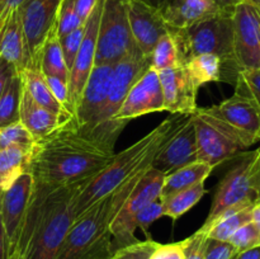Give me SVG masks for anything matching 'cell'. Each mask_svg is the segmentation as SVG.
<instances>
[{
	"mask_svg": "<svg viewBox=\"0 0 260 259\" xmlns=\"http://www.w3.org/2000/svg\"><path fill=\"white\" fill-rule=\"evenodd\" d=\"M116 140L70 118L36 140L29 173L36 183L51 188L94 177L111 163Z\"/></svg>",
	"mask_w": 260,
	"mask_h": 259,
	"instance_id": "1",
	"label": "cell"
},
{
	"mask_svg": "<svg viewBox=\"0 0 260 259\" xmlns=\"http://www.w3.org/2000/svg\"><path fill=\"white\" fill-rule=\"evenodd\" d=\"M91 179L93 177L56 188L35 182L13 253L17 259L56 258L76 220V198Z\"/></svg>",
	"mask_w": 260,
	"mask_h": 259,
	"instance_id": "2",
	"label": "cell"
},
{
	"mask_svg": "<svg viewBox=\"0 0 260 259\" xmlns=\"http://www.w3.org/2000/svg\"><path fill=\"white\" fill-rule=\"evenodd\" d=\"M190 114H174L165 118L159 126L137 140L113 159L103 170L94 175L89 184L81 190L75 202L76 217L85 212L96 201L123 184L136 173L151 167L155 155L184 124Z\"/></svg>",
	"mask_w": 260,
	"mask_h": 259,
	"instance_id": "3",
	"label": "cell"
},
{
	"mask_svg": "<svg viewBox=\"0 0 260 259\" xmlns=\"http://www.w3.org/2000/svg\"><path fill=\"white\" fill-rule=\"evenodd\" d=\"M151 168V167H150ZM141 170L76 217L55 259H109L111 225L142 175Z\"/></svg>",
	"mask_w": 260,
	"mask_h": 259,
	"instance_id": "4",
	"label": "cell"
},
{
	"mask_svg": "<svg viewBox=\"0 0 260 259\" xmlns=\"http://www.w3.org/2000/svg\"><path fill=\"white\" fill-rule=\"evenodd\" d=\"M233 12L234 9L223 10L184 29L170 30L174 35L182 63L198 55H216L222 61L223 74L229 68V74L235 83L238 70L234 63Z\"/></svg>",
	"mask_w": 260,
	"mask_h": 259,
	"instance_id": "5",
	"label": "cell"
},
{
	"mask_svg": "<svg viewBox=\"0 0 260 259\" xmlns=\"http://www.w3.org/2000/svg\"><path fill=\"white\" fill-rule=\"evenodd\" d=\"M260 185V146L244 152L216 188L206 222H212L222 211L245 202L256 203Z\"/></svg>",
	"mask_w": 260,
	"mask_h": 259,
	"instance_id": "6",
	"label": "cell"
},
{
	"mask_svg": "<svg viewBox=\"0 0 260 259\" xmlns=\"http://www.w3.org/2000/svg\"><path fill=\"white\" fill-rule=\"evenodd\" d=\"M137 52L140 50L132 37L126 0H103L96 38L95 65H114Z\"/></svg>",
	"mask_w": 260,
	"mask_h": 259,
	"instance_id": "7",
	"label": "cell"
},
{
	"mask_svg": "<svg viewBox=\"0 0 260 259\" xmlns=\"http://www.w3.org/2000/svg\"><path fill=\"white\" fill-rule=\"evenodd\" d=\"M151 66V58L146 57L141 52L128 56L114 65L113 79L108 96L104 102L103 107L99 111L90 126H84L88 128L95 130L99 134L107 137L117 140L124 126L113 122L114 116L121 109L127 94L131 90L134 84L142 76V74Z\"/></svg>",
	"mask_w": 260,
	"mask_h": 259,
	"instance_id": "8",
	"label": "cell"
},
{
	"mask_svg": "<svg viewBox=\"0 0 260 259\" xmlns=\"http://www.w3.org/2000/svg\"><path fill=\"white\" fill-rule=\"evenodd\" d=\"M164 177L162 173L150 168L139 180L111 225L112 254L118 249L140 241L135 235L137 229L135 225V217L149 203L160 198Z\"/></svg>",
	"mask_w": 260,
	"mask_h": 259,
	"instance_id": "9",
	"label": "cell"
},
{
	"mask_svg": "<svg viewBox=\"0 0 260 259\" xmlns=\"http://www.w3.org/2000/svg\"><path fill=\"white\" fill-rule=\"evenodd\" d=\"M192 119L197 139L198 161L206 163L215 169L225 160L238 155L240 150L248 149L235 132L205 113L202 108H197L192 114Z\"/></svg>",
	"mask_w": 260,
	"mask_h": 259,
	"instance_id": "10",
	"label": "cell"
},
{
	"mask_svg": "<svg viewBox=\"0 0 260 259\" xmlns=\"http://www.w3.org/2000/svg\"><path fill=\"white\" fill-rule=\"evenodd\" d=\"M234 63L238 70L260 69V12L245 2L233 12Z\"/></svg>",
	"mask_w": 260,
	"mask_h": 259,
	"instance_id": "11",
	"label": "cell"
},
{
	"mask_svg": "<svg viewBox=\"0 0 260 259\" xmlns=\"http://www.w3.org/2000/svg\"><path fill=\"white\" fill-rule=\"evenodd\" d=\"M202 111L235 132L248 147L260 142V111L246 96L234 93L230 98Z\"/></svg>",
	"mask_w": 260,
	"mask_h": 259,
	"instance_id": "12",
	"label": "cell"
},
{
	"mask_svg": "<svg viewBox=\"0 0 260 259\" xmlns=\"http://www.w3.org/2000/svg\"><path fill=\"white\" fill-rule=\"evenodd\" d=\"M164 111V96L159 73L150 66L134 84L113 122L126 127L131 119L154 112Z\"/></svg>",
	"mask_w": 260,
	"mask_h": 259,
	"instance_id": "13",
	"label": "cell"
},
{
	"mask_svg": "<svg viewBox=\"0 0 260 259\" xmlns=\"http://www.w3.org/2000/svg\"><path fill=\"white\" fill-rule=\"evenodd\" d=\"M102 9H103V0H98L93 13L86 19L83 41H81L80 48L69 74V99H70L71 108L74 111V116H75L76 107H78L84 85L95 65L96 38H98Z\"/></svg>",
	"mask_w": 260,
	"mask_h": 259,
	"instance_id": "14",
	"label": "cell"
},
{
	"mask_svg": "<svg viewBox=\"0 0 260 259\" xmlns=\"http://www.w3.org/2000/svg\"><path fill=\"white\" fill-rule=\"evenodd\" d=\"M126 8L135 43L142 55L150 57L157 41L170 32L161 10L142 0H126Z\"/></svg>",
	"mask_w": 260,
	"mask_h": 259,
	"instance_id": "15",
	"label": "cell"
},
{
	"mask_svg": "<svg viewBox=\"0 0 260 259\" xmlns=\"http://www.w3.org/2000/svg\"><path fill=\"white\" fill-rule=\"evenodd\" d=\"M62 0H24L17 8L32 60L38 58L43 41L56 24Z\"/></svg>",
	"mask_w": 260,
	"mask_h": 259,
	"instance_id": "16",
	"label": "cell"
},
{
	"mask_svg": "<svg viewBox=\"0 0 260 259\" xmlns=\"http://www.w3.org/2000/svg\"><path fill=\"white\" fill-rule=\"evenodd\" d=\"M33 184H35V180H33L32 174L24 173L7 190L2 192L0 211H2L3 225L7 234L9 256L14 253L15 246H17L20 226L27 212Z\"/></svg>",
	"mask_w": 260,
	"mask_h": 259,
	"instance_id": "17",
	"label": "cell"
},
{
	"mask_svg": "<svg viewBox=\"0 0 260 259\" xmlns=\"http://www.w3.org/2000/svg\"><path fill=\"white\" fill-rule=\"evenodd\" d=\"M198 161L197 139L192 114L174 136L159 150L151 163V169L164 175Z\"/></svg>",
	"mask_w": 260,
	"mask_h": 259,
	"instance_id": "18",
	"label": "cell"
},
{
	"mask_svg": "<svg viewBox=\"0 0 260 259\" xmlns=\"http://www.w3.org/2000/svg\"><path fill=\"white\" fill-rule=\"evenodd\" d=\"M164 96V111L173 114H193L197 111L198 89L184 65L159 71Z\"/></svg>",
	"mask_w": 260,
	"mask_h": 259,
	"instance_id": "19",
	"label": "cell"
},
{
	"mask_svg": "<svg viewBox=\"0 0 260 259\" xmlns=\"http://www.w3.org/2000/svg\"><path fill=\"white\" fill-rule=\"evenodd\" d=\"M116 65V63H114ZM113 63L94 65L79 99L75 121L80 126H90L103 107L114 73Z\"/></svg>",
	"mask_w": 260,
	"mask_h": 259,
	"instance_id": "20",
	"label": "cell"
},
{
	"mask_svg": "<svg viewBox=\"0 0 260 259\" xmlns=\"http://www.w3.org/2000/svg\"><path fill=\"white\" fill-rule=\"evenodd\" d=\"M161 14L170 30H179L220 14L225 9L212 0H168Z\"/></svg>",
	"mask_w": 260,
	"mask_h": 259,
	"instance_id": "21",
	"label": "cell"
},
{
	"mask_svg": "<svg viewBox=\"0 0 260 259\" xmlns=\"http://www.w3.org/2000/svg\"><path fill=\"white\" fill-rule=\"evenodd\" d=\"M0 57L9 62L18 73L24 70L33 61L28 50L18 9L10 12L0 30Z\"/></svg>",
	"mask_w": 260,
	"mask_h": 259,
	"instance_id": "22",
	"label": "cell"
},
{
	"mask_svg": "<svg viewBox=\"0 0 260 259\" xmlns=\"http://www.w3.org/2000/svg\"><path fill=\"white\" fill-rule=\"evenodd\" d=\"M68 119L70 118L58 116L41 104L36 103L27 93V90L23 88L19 107V121L24 124V127L30 132L35 140L47 136Z\"/></svg>",
	"mask_w": 260,
	"mask_h": 259,
	"instance_id": "23",
	"label": "cell"
},
{
	"mask_svg": "<svg viewBox=\"0 0 260 259\" xmlns=\"http://www.w3.org/2000/svg\"><path fill=\"white\" fill-rule=\"evenodd\" d=\"M20 78H22L23 88L27 90L30 98L36 102V103L41 104L42 107L47 108L48 111L53 112V113L58 114L65 118H74L73 116L68 113L63 109V107L58 103L55 99L53 94L51 93L48 84L46 81L45 75H43L42 70L40 66V57L32 61L29 66L20 71Z\"/></svg>",
	"mask_w": 260,
	"mask_h": 259,
	"instance_id": "24",
	"label": "cell"
},
{
	"mask_svg": "<svg viewBox=\"0 0 260 259\" xmlns=\"http://www.w3.org/2000/svg\"><path fill=\"white\" fill-rule=\"evenodd\" d=\"M255 203L245 202L234 207L226 208L212 222L203 225L200 231L207 238L220 241H229L239 228L251 221V208Z\"/></svg>",
	"mask_w": 260,
	"mask_h": 259,
	"instance_id": "25",
	"label": "cell"
},
{
	"mask_svg": "<svg viewBox=\"0 0 260 259\" xmlns=\"http://www.w3.org/2000/svg\"><path fill=\"white\" fill-rule=\"evenodd\" d=\"M32 150L19 145L0 150V192L7 190L22 174L29 173Z\"/></svg>",
	"mask_w": 260,
	"mask_h": 259,
	"instance_id": "26",
	"label": "cell"
},
{
	"mask_svg": "<svg viewBox=\"0 0 260 259\" xmlns=\"http://www.w3.org/2000/svg\"><path fill=\"white\" fill-rule=\"evenodd\" d=\"M213 168L211 165L202 161H196L187 165V167L180 168L175 172L169 173L164 177L160 200L173 195V193L193 187L198 183L206 182Z\"/></svg>",
	"mask_w": 260,
	"mask_h": 259,
	"instance_id": "27",
	"label": "cell"
},
{
	"mask_svg": "<svg viewBox=\"0 0 260 259\" xmlns=\"http://www.w3.org/2000/svg\"><path fill=\"white\" fill-rule=\"evenodd\" d=\"M38 57H40V66L43 75L56 76V78L69 81V69L63 58L56 24L43 41L40 52H38Z\"/></svg>",
	"mask_w": 260,
	"mask_h": 259,
	"instance_id": "28",
	"label": "cell"
},
{
	"mask_svg": "<svg viewBox=\"0 0 260 259\" xmlns=\"http://www.w3.org/2000/svg\"><path fill=\"white\" fill-rule=\"evenodd\" d=\"M196 88L208 83H216L223 79V63L216 55H198L183 63Z\"/></svg>",
	"mask_w": 260,
	"mask_h": 259,
	"instance_id": "29",
	"label": "cell"
},
{
	"mask_svg": "<svg viewBox=\"0 0 260 259\" xmlns=\"http://www.w3.org/2000/svg\"><path fill=\"white\" fill-rule=\"evenodd\" d=\"M207 190L205 188V182H202L162 198V216L178 220L180 216L192 210L202 200Z\"/></svg>",
	"mask_w": 260,
	"mask_h": 259,
	"instance_id": "30",
	"label": "cell"
},
{
	"mask_svg": "<svg viewBox=\"0 0 260 259\" xmlns=\"http://www.w3.org/2000/svg\"><path fill=\"white\" fill-rule=\"evenodd\" d=\"M22 90V78L20 74L15 71L0 95V128L19 121Z\"/></svg>",
	"mask_w": 260,
	"mask_h": 259,
	"instance_id": "31",
	"label": "cell"
},
{
	"mask_svg": "<svg viewBox=\"0 0 260 259\" xmlns=\"http://www.w3.org/2000/svg\"><path fill=\"white\" fill-rule=\"evenodd\" d=\"M150 58H151V68L155 69L157 73L183 65L174 35L172 32H168L157 41Z\"/></svg>",
	"mask_w": 260,
	"mask_h": 259,
	"instance_id": "32",
	"label": "cell"
},
{
	"mask_svg": "<svg viewBox=\"0 0 260 259\" xmlns=\"http://www.w3.org/2000/svg\"><path fill=\"white\" fill-rule=\"evenodd\" d=\"M234 84L235 93L250 99L260 111V69L240 70Z\"/></svg>",
	"mask_w": 260,
	"mask_h": 259,
	"instance_id": "33",
	"label": "cell"
},
{
	"mask_svg": "<svg viewBox=\"0 0 260 259\" xmlns=\"http://www.w3.org/2000/svg\"><path fill=\"white\" fill-rule=\"evenodd\" d=\"M35 137L20 121L0 128V150L12 146V145H19V146L32 149L35 146Z\"/></svg>",
	"mask_w": 260,
	"mask_h": 259,
	"instance_id": "34",
	"label": "cell"
},
{
	"mask_svg": "<svg viewBox=\"0 0 260 259\" xmlns=\"http://www.w3.org/2000/svg\"><path fill=\"white\" fill-rule=\"evenodd\" d=\"M81 25H84V22L76 14L74 0H62L56 19V30L58 38L65 37L66 35L78 29Z\"/></svg>",
	"mask_w": 260,
	"mask_h": 259,
	"instance_id": "35",
	"label": "cell"
},
{
	"mask_svg": "<svg viewBox=\"0 0 260 259\" xmlns=\"http://www.w3.org/2000/svg\"><path fill=\"white\" fill-rule=\"evenodd\" d=\"M229 243L236 249L238 253H243V251L249 250V249H253L255 246L260 245V236L256 228L254 226V223L251 221H249L248 223L243 225L241 228H239L238 230L234 233V235L231 236Z\"/></svg>",
	"mask_w": 260,
	"mask_h": 259,
	"instance_id": "36",
	"label": "cell"
},
{
	"mask_svg": "<svg viewBox=\"0 0 260 259\" xmlns=\"http://www.w3.org/2000/svg\"><path fill=\"white\" fill-rule=\"evenodd\" d=\"M157 244L159 243L154 241L152 239H150V240L146 239L145 241H137L132 245L114 251L109 259H150Z\"/></svg>",
	"mask_w": 260,
	"mask_h": 259,
	"instance_id": "37",
	"label": "cell"
},
{
	"mask_svg": "<svg viewBox=\"0 0 260 259\" xmlns=\"http://www.w3.org/2000/svg\"><path fill=\"white\" fill-rule=\"evenodd\" d=\"M160 217H162V202L160 198H157L137 213L135 217V225L136 228L141 229L147 240H150L151 239V235L149 233L150 226Z\"/></svg>",
	"mask_w": 260,
	"mask_h": 259,
	"instance_id": "38",
	"label": "cell"
},
{
	"mask_svg": "<svg viewBox=\"0 0 260 259\" xmlns=\"http://www.w3.org/2000/svg\"><path fill=\"white\" fill-rule=\"evenodd\" d=\"M84 28H85V23H84V25L79 27L78 29L73 30L71 33L66 35L65 37L60 38L61 48H62L63 58H65L66 66L69 69V74H70L74 60H75L79 48H80L81 41H83L84 37Z\"/></svg>",
	"mask_w": 260,
	"mask_h": 259,
	"instance_id": "39",
	"label": "cell"
},
{
	"mask_svg": "<svg viewBox=\"0 0 260 259\" xmlns=\"http://www.w3.org/2000/svg\"><path fill=\"white\" fill-rule=\"evenodd\" d=\"M207 235L197 230L192 236L180 241L184 259H205V249Z\"/></svg>",
	"mask_w": 260,
	"mask_h": 259,
	"instance_id": "40",
	"label": "cell"
},
{
	"mask_svg": "<svg viewBox=\"0 0 260 259\" xmlns=\"http://www.w3.org/2000/svg\"><path fill=\"white\" fill-rule=\"evenodd\" d=\"M46 81L48 84V88H50L51 93L53 94L56 101L63 107L66 112H68L70 116H74V111L71 108V104H70V99H69V86H68V81L62 80L60 78H56V76H46Z\"/></svg>",
	"mask_w": 260,
	"mask_h": 259,
	"instance_id": "41",
	"label": "cell"
},
{
	"mask_svg": "<svg viewBox=\"0 0 260 259\" xmlns=\"http://www.w3.org/2000/svg\"><path fill=\"white\" fill-rule=\"evenodd\" d=\"M235 254H238V251L229 241H220L207 238L205 259H231Z\"/></svg>",
	"mask_w": 260,
	"mask_h": 259,
	"instance_id": "42",
	"label": "cell"
},
{
	"mask_svg": "<svg viewBox=\"0 0 260 259\" xmlns=\"http://www.w3.org/2000/svg\"><path fill=\"white\" fill-rule=\"evenodd\" d=\"M150 259H184L180 241L172 244H157Z\"/></svg>",
	"mask_w": 260,
	"mask_h": 259,
	"instance_id": "43",
	"label": "cell"
},
{
	"mask_svg": "<svg viewBox=\"0 0 260 259\" xmlns=\"http://www.w3.org/2000/svg\"><path fill=\"white\" fill-rule=\"evenodd\" d=\"M98 0H74V7H75L76 14L79 15L84 23L89 18V15L93 13Z\"/></svg>",
	"mask_w": 260,
	"mask_h": 259,
	"instance_id": "44",
	"label": "cell"
},
{
	"mask_svg": "<svg viewBox=\"0 0 260 259\" xmlns=\"http://www.w3.org/2000/svg\"><path fill=\"white\" fill-rule=\"evenodd\" d=\"M15 71L17 70L9 62H7V61L0 57V95L3 94L8 81H9V79L12 78Z\"/></svg>",
	"mask_w": 260,
	"mask_h": 259,
	"instance_id": "45",
	"label": "cell"
},
{
	"mask_svg": "<svg viewBox=\"0 0 260 259\" xmlns=\"http://www.w3.org/2000/svg\"><path fill=\"white\" fill-rule=\"evenodd\" d=\"M0 203H2V192H0ZM9 258V246H8L7 234H5L4 225H3L2 211H0V259Z\"/></svg>",
	"mask_w": 260,
	"mask_h": 259,
	"instance_id": "46",
	"label": "cell"
},
{
	"mask_svg": "<svg viewBox=\"0 0 260 259\" xmlns=\"http://www.w3.org/2000/svg\"><path fill=\"white\" fill-rule=\"evenodd\" d=\"M24 0H0V19H4L10 12L17 9Z\"/></svg>",
	"mask_w": 260,
	"mask_h": 259,
	"instance_id": "47",
	"label": "cell"
},
{
	"mask_svg": "<svg viewBox=\"0 0 260 259\" xmlns=\"http://www.w3.org/2000/svg\"><path fill=\"white\" fill-rule=\"evenodd\" d=\"M238 259H260V245L238 254Z\"/></svg>",
	"mask_w": 260,
	"mask_h": 259,
	"instance_id": "48",
	"label": "cell"
},
{
	"mask_svg": "<svg viewBox=\"0 0 260 259\" xmlns=\"http://www.w3.org/2000/svg\"><path fill=\"white\" fill-rule=\"evenodd\" d=\"M251 222L254 223L260 236V203H255L251 208Z\"/></svg>",
	"mask_w": 260,
	"mask_h": 259,
	"instance_id": "49",
	"label": "cell"
},
{
	"mask_svg": "<svg viewBox=\"0 0 260 259\" xmlns=\"http://www.w3.org/2000/svg\"><path fill=\"white\" fill-rule=\"evenodd\" d=\"M213 3L218 5L220 8L225 10H233L235 8V5H238L239 3H241L243 0H212Z\"/></svg>",
	"mask_w": 260,
	"mask_h": 259,
	"instance_id": "50",
	"label": "cell"
},
{
	"mask_svg": "<svg viewBox=\"0 0 260 259\" xmlns=\"http://www.w3.org/2000/svg\"><path fill=\"white\" fill-rule=\"evenodd\" d=\"M142 2L147 3V4L152 5V7H156V8H161L168 0H142Z\"/></svg>",
	"mask_w": 260,
	"mask_h": 259,
	"instance_id": "51",
	"label": "cell"
},
{
	"mask_svg": "<svg viewBox=\"0 0 260 259\" xmlns=\"http://www.w3.org/2000/svg\"><path fill=\"white\" fill-rule=\"evenodd\" d=\"M243 2L249 3V4H251L253 7H255L256 9H258L260 12V0H243Z\"/></svg>",
	"mask_w": 260,
	"mask_h": 259,
	"instance_id": "52",
	"label": "cell"
},
{
	"mask_svg": "<svg viewBox=\"0 0 260 259\" xmlns=\"http://www.w3.org/2000/svg\"><path fill=\"white\" fill-rule=\"evenodd\" d=\"M7 19H8V17H7V18H4V19H0V30H2L3 25L5 24V22H7Z\"/></svg>",
	"mask_w": 260,
	"mask_h": 259,
	"instance_id": "53",
	"label": "cell"
},
{
	"mask_svg": "<svg viewBox=\"0 0 260 259\" xmlns=\"http://www.w3.org/2000/svg\"><path fill=\"white\" fill-rule=\"evenodd\" d=\"M256 203H260V185H259V190H258V198H256Z\"/></svg>",
	"mask_w": 260,
	"mask_h": 259,
	"instance_id": "54",
	"label": "cell"
},
{
	"mask_svg": "<svg viewBox=\"0 0 260 259\" xmlns=\"http://www.w3.org/2000/svg\"><path fill=\"white\" fill-rule=\"evenodd\" d=\"M238 254H239V253H238ZM238 254H235V255H234L231 259H238Z\"/></svg>",
	"mask_w": 260,
	"mask_h": 259,
	"instance_id": "55",
	"label": "cell"
}]
</instances>
